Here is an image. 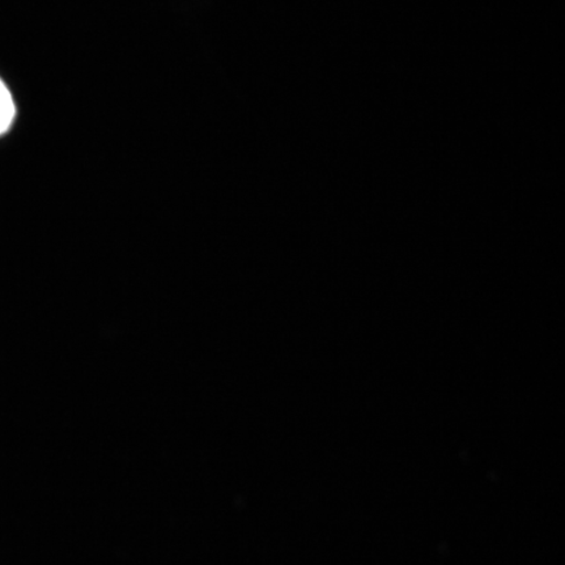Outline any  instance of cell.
<instances>
[{
	"mask_svg": "<svg viewBox=\"0 0 565 565\" xmlns=\"http://www.w3.org/2000/svg\"><path fill=\"white\" fill-rule=\"evenodd\" d=\"M17 108L15 102L4 82L0 79V136L10 130L15 119Z\"/></svg>",
	"mask_w": 565,
	"mask_h": 565,
	"instance_id": "cell-1",
	"label": "cell"
}]
</instances>
